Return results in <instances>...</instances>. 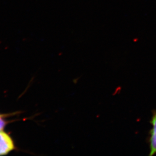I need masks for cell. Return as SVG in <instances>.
Segmentation results:
<instances>
[{
    "mask_svg": "<svg viewBox=\"0 0 156 156\" xmlns=\"http://www.w3.org/2000/svg\"><path fill=\"white\" fill-rule=\"evenodd\" d=\"M12 139L6 133L0 131V156L7 155L14 149Z\"/></svg>",
    "mask_w": 156,
    "mask_h": 156,
    "instance_id": "6da1fadb",
    "label": "cell"
},
{
    "mask_svg": "<svg viewBox=\"0 0 156 156\" xmlns=\"http://www.w3.org/2000/svg\"><path fill=\"white\" fill-rule=\"evenodd\" d=\"M151 124L153 127L150 131V156H152L156 154V112L154 113L151 120Z\"/></svg>",
    "mask_w": 156,
    "mask_h": 156,
    "instance_id": "7a4b0ae2",
    "label": "cell"
},
{
    "mask_svg": "<svg viewBox=\"0 0 156 156\" xmlns=\"http://www.w3.org/2000/svg\"><path fill=\"white\" fill-rule=\"evenodd\" d=\"M5 124H6V123L5 122L4 120L2 118L1 116H0V131H1L3 129Z\"/></svg>",
    "mask_w": 156,
    "mask_h": 156,
    "instance_id": "3957f363",
    "label": "cell"
}]
</instances>
